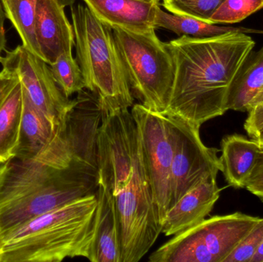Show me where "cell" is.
Segmentation results:
<instances>
[{"mask_svg":"<svg viewBox=\"0 0 263 262\" xmlns=\"http://www.w3.org/2000/svg\"><path fill=\"white\" fill-rule=\"evenodd\" d=\"M72 100L52 139L35 158L12 157L0 164V237L55 208L97 194L103 106L88 91Z\"/></svg>","mask_w":263,"mask_h":262,"instance_id":"obj_1","label":"cell"},{"mask_svg":"<svg viewBox=\"0 0 263 262\" xmlns=\"http://www.w3.org/2000/svg\"><path fill=\"white\" fill-rule=\"evenodd\" d=\"M174 63V79L165 114L201 127L224 115L239 71L254 49L242 32L215 36L182 35L165 43Z\"/></svg>","mask_w":263,"mask_h":262,"instance_id":"obj_2","label":"cell"},{"mask_svg":"<svg viewBox=\"0 0 263 262\" xmlns=\"http://www.w3.org/2000/svg\"><path fill=\"white\" fill-rule=\"evenodd\" d=\"M97 194L55 208L0 237V262H60L86 258Z\"/></svg>","mask_w":263,"mask_h":262,"instance_id":"obj_3","label":"cell"},{"mask_svg":"<svg viewBox=\"0 0 263 262\" xmlns=\"http://www.w3.org/2000/svg\"><path fill=\"white\" fill-rule=\"evenodd\" d=\"M70 11L77 60L86 89L98 96L106 110L130 109L135 98L114 31L86 4L72 5Z\"/></svg>","mask_w":263,"mask_h":262,"instance_id":"obj_4","label":"cell"},{"mask_svg":"<svg viewBox=\"0 0 263 262\" xmlns=\"http://www.w3.org/2000/svg\"><path fill=\"white\" fill-rule=\"evenodd\" d=\"M132 93L142 106L165 113L174 79V63L156 30L135 33L112 29Z\"/></svg>","mask_w":263,"mask_h":262,"instance_id":"obj_5","label":"cell"},{"mask_svg":"<svg viewBox=\"0 0 263 262\" xmlns=\"http://www.w3.org/2000/svg\"><path fill=\"white\" fill-rule=\"evenodd\" d=\"M241 212L205 218L174 235L148 257L150 262H224L258 223Z\"/></svg>","mask_w":263,"mask_h":262,"instance_id":"obj_6","label":"cell"},{"mask_svg":"<svg viewBox=\"0 0 263 262\" xmlns=\"http://www.w3.org/2000/svg\"><path fill=\"white\" fill-rule=\"evenodd\" d=\"M164 114L173 134L171 208L189 191L210 177H217L222 166L218 155L219 151L202 143L200 127L179 117Z\"/></svg>","mask_w":263,"mask_h":262,"instance_id":"obj_7","label":"cell"},{"mask_svg":"<svg viewBox=\"0 0 263 262\" xmlns=\"http://www.w3.org/2000/svg\"><path fill=\"white\" fill-rule=\"evenodd\" d=\"M144 160L161 224L171 203L173 134L165 114L153 112L141 103L133 105Z\"/></svg>","mask_w":263,"mask_h":262,"instance_id":"obj_8","label":"cell"},{"mask_svg":"<svg viewBox=\"0 0 263 262\" xmlns=\"http://www.w3.org/2000/svg\"><path fill=\"white\" fill-rule=\"evenodd\" d=\"M1 62L3 69L15 74L31 103L55 126H58L72 106L55 83L50 66L23 45L6 51Z\"/></svg>","mask_w":263,"mask_h":262,"instance_id":"obj_9","label":"cell"},{"mask_svg":"<svg viewBox=\"0 0 263 262\" xmlns=\"http://www.w3.org/2000/svg\"><path fill=\"white\" fill-rule=\"evenodd\" d=\"M93 233L86 258L92 262H122L121 227L115 198L99 183Z\"/></svg>","mask_w":263,"mask_h":262,"instance_id":"obj_10","label":"cell"},{"mask_svg":"<svg viewBox=\"0 0 263 262\" xmlns=\"http://www.w3.org/2000/svg\"><path fill=\"white\" fill-rule=\"evenodd\" d=\"M64 6L58 0H37L35 31L43 60L50 65L60 55L72 53L75 34Z\"/></svg>","mask_w":263,"mask_h":262,"instance_id":"obj_11","label":"cell"},{"mask_svg":"<svg viewBox=\"0 0 263 262\" xmlns=\"http://www.w3.org/2000/svg\"><path fill=\"white\" fill-rule=\"evenodd\" d=\"M217 177H210L189 191L166 212L162 226L165 236L179 235L205 219L220 196Z\"/></svg>","mask_w":263,"mask_h":262,"instance_id":"obj_12","label":"cell"},{"mask_svg":"<svg viewBox=\"0 0 263 262\" xmlns=\"http://www.w3.org/2000/svg\"><path fill=\"white\" fill-rule=\"evenodd\" d=\"M91 12L112 29L135 33L156 30L159 1L145 0H83Z\"/></svg>","mask_w":263,"mask_h":262,"instance_id":"obj_13","label":"cell"},{"mask_svg":"<svg viewBox=\"0 0 263 262\" xmlns=\"http://www.w3.org/2000/svg\"><path fill=\"white\" fill-rule=\"evenodd\" d=\"M221 152L222 172L227 183L236 189H245L262 152L260 143L253 138L233 134L222 138Z\"/></svg>","mask_w":263,"mask_h":262,"instance_id":"obj_14","label":"cell"},{"mask_svg":"<svg viewBox=\"0 0 263 262\" xmlns=\"http://www.w3.org/2000/svg\"><path fill=\"white\" fill-rule=\"evenodd\" d=\"M23 95V116L13 157L31 159L35 158L49 144L57 126L33 106L24 90Z\"/></svg>","mask_w":263,"mask_h":262,"instance_id":"obj_15","label":"cell"},{"mask_svg":"<svg viewBox=\"0 0 263 262\" xmlns=\"http://www.w3.org/2000/svg\"><path fill=\"white\" fill-rule=\"evenodd\" d=\"M263 91V47L251 52L238 73L229 95V110L248 112Z\"/></svg>","mask_w":263,"mask_h":262,"instance_id":"obj_16","label":"cell"},{"mask_svg":"<svg viewBox=\"0 0 263 262\" xmlns=\"http://www.w3.org/2000/svg\"><path fill=\"white\" fill-rule=\"evenodd\" d=\"M155 25L156 28L168 29L179 36L189 35L196 38L215 36L230 32L263 34V31L257 29L217 26L218 24H213L189 15L168 13L161 9L159 6L156 10Z\"/></svg>","mask_w":263,"mask_h":262,"instance_id":"obj_17","label":"cell"},{"mask_svg":"<svg viewBox=\"0 0 263 262\" xmlns=\"http://www.w3.org/2000/svg\"><path fill=\"white\" fill-rule=\"evenodd\" d=\"M21 83L11 91L0 106V164L13 157L23 112Z\"/></svg>","mask_w":263,"mask_h":262,"instance_id":"obj_18","label":"cell"},{"mask_svg":"<svg viewBox=\"0 0 263 262\" xmlns=\"http://www.w3.org/2000/svg\"><path fill=\"white\" fill-rule=\"evenodd\" d=\"M6 18L10 21L21 38L23 46L43 58L36 36L35 22L37 0H0Z\"/></svg>","mask_w":263,"mask_h":262,"instance_id":"obj_19","label":"cell"},{"mask_svg":"<svg viewBox=\"0 0 263 262\" xmlns=\"http://www.w3.org/2000/svg\"><path fill=\"white\" fill-rule=\"evenodd\" d=\"M55 83L67 98L86 89L83 72L72 53H64L49 65Z\"/></svg>","mask_w":263,"mask_h":262,"instance_id":"obj_20","label":"cell"},{"mask_svg":"<svg viewBox=\"0 0 263 262\" xmlns=\"http://www.w3.org/2000/svg\"><path fill=\"white\" fill-rule=\"evenodd\" d=\"M263 8V0H223L210 18L213 24H233Z\"/></svg>","mask_w":263,"mask_h":262,"instance_id":"obj_21","label":"cell"},{"mask_svg":"<svg viewBox=\"0 0 263 262\" xmlns=\"http://www.w3.org/2000/svg\"><path fill=\"white\" fill-rule=\"evenodd\" d=\"M263 241V218L242 238L224 262H250Z\"/></svg>","mask_w":263,"mask_h":262,"instance_id":"obj_22","label":"cell"},{"mask_svg":"<svg viewBox=\"0 0 263 262\" xmlns=\"http://www.w3.org/2000/svg\"><path fill=\"white\" fill-rule=\"evenodd\" d=\"M223 0H189L175 10L177 15H189L210 23V18Z\"/></svg>","mask_w":263,"mask_h":262,"instance_id":"obj_23","label":"cell"},{"mask_svg":"<svg viewBox=\"0 0 263 262\" xmlns=\"http://www.w3.org/2000/svg\"><path fill=\"white\" fill-rule=\"evenodd\" d=\"M262 152L256 162V166L246 185L245 189L263 201V145Z\"/></svg>","mask_w":263,"mask_h":262,"instance_id":"obj_24","label":"cell"},{"mask_svg":"<svg viewBox=\"0 0 263 262\" xmlns=\"http://www.w3.org/2000/svg\"><path fill=\"white\" fill-rule=\"evenodd\" d=\"M244 129L251 138L263 131V103L256 104L249 111Z\"/></svg>","mask_w":263,"mask_h":262,"instance_id":"obj_25","label":"cell"},{"mask_svg":"<svg viewBox=\"0 0 263 262\" xmlns=\"http://www.w3.org/2000/svg\"><path fill=\"white\" fill-rule=\"evenodd\" d=\"M18 83L20 79L15 74L5 69L0 72V106Z\"/></svg>","mask_w":263,"mask_h":262,"instance_id":"obj_26","label":"cell"},{"mask_svg":"<svg viewBox=\"0 0 263 262\" xmlns=\"http://www.w3.org/2000/svg\"><path fill=\"white\" fill-rule=\"evenodd\" d=\"M6 15L0 1V48L2 50L6 51V33L5 29V21H6Z\"/></svg>","mask_w":263,"mask_h":262,"instance_id":"obj_27","label":"cell"},{"mask_svg":"<svg viewBox=\"0 0 263 262\" xmlns=\"http://www.w3.org/2000/svg\"><path fill=\"white\" fill-rule=\"evenodd\" d=\"M158 1H162V6L168 12L171 13H174L175 10L179 7L181 5L183 4L185 2L189 0H158Z\"/></svg>","mask_w":263,"mask_h":262,"instance_id":"obj_28","label":"cell"},{"mask_svg":"<svg viewBox=\"0 0 263 262\" xmlns=\"http://www.w3.org/2000/svg\"><path fill=\"white\" fill-rule=\"evenodd\" d=\"M250 262H263V241Z\"/></svg>","mask_w":263,"mask_h":262,"instance_id":"obj_29","label":"cell"},{"mask_svg":"<svg viewBox=\"0 0 263 262\" xmlns=\"http://www.w3.org/2000/svg\"><path fill=\"white\" fill-rule=\"evenodd\" d=\"M58 1L62 6L66 7V6H71L75 4L77 0H58Z\"/></svg>","mask_w":263,"mask_h":262,"instance_id":"obj_30","label":"cell"},{"mask_svg":"<svg viewBox=\"0 0 263 262\" xmlns=\"http://www.w3.org/2000/svg\"><path fill=\"white\" fill-rule=\"evenodd\" d=\"M253 139H256V141L259 142L260 144L263 145V131H262L260 133L258 134Z\"/></svg>","mask_w":263,"mask_h":262,"instance_id":"obj_31","label":"cell"},{"mask_svg":"<svg viewBox=\"0 0 263 262\" xmlns=\"http://www.w3.org/2000/svg\"><path fill=\"white\" fill-rule=\"evenodd\" d=\"M262 103H263V91L262 93L260 94V95H259V98H258L257 102H256V105ZM256 105H255V106H256Z\"/></svg>","mask_w":263,"mask_h":262,"instance_id":"obj_32","label":"cell"},{"mask_svg":"<svg viewBox=\"0 0 263 262\" xmlns=\"http://www.w3.org/2000/svg\"><path fill=\"white\" fill-rule=\"evenodd\" d=\"M2 52H3V50H2L1 48H0V63H1L2 60H3V57L2 56Z\"/></svg>","mask_w":263,"mask_h":262,"instance_id":"obj_33","label":"cell"},{"mask_svg":"<svg viewBox=\"0 0 263 262\" xmlns=\"http://www.w3.org/2000/svg\"><path fill=\"white\" fill-rule=\"evenodd\" d=\"M145 1L154 2V1H158V0H145Z\"/></svg>","mask_w":263,"mask_h":262,"instance_id":"obj_34","label":"cell"}]
</instances>
